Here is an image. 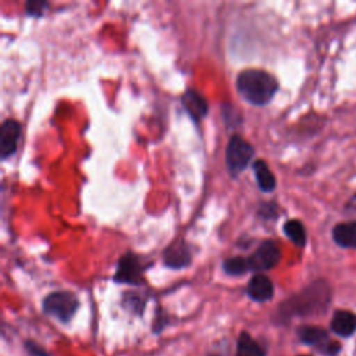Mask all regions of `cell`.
<instances>
[{
  "label": "cell",
  "instance_id": "1",
  "mask_svg": "<svg viewBox=\"0 0 356 356\" xmlns=\"http://www.w3.org/2000/svg\"><path fill=\"white\" fill-rule=\"evenodd\" d=\"M330 286L324 281H316L298 295L288 299L280 307V316L289 318L292 316H309L324 312L330 303Z\"/></svg>",
  "mask_w": 356,
  "mask_h": 356
},
{
  "label": "cell",
  "instance_id": "2",
  "mask_svg": "<svg viewBox=\"0 0 356 356\" xmlns=\"http://www.w3.org/2000/svg\"><path fill=\"white\" fill-rule=\"evenodd\" d=\"M236 89L239 95L250 104H267L278 90L277 79L267 71L248 68L236 76Z\"/></svg>",
  "mask_w": 356,
  "mask_h": 356
},
{
  "label": "cell",
  "instance_id": "3",
  "mask_svg": "<svg viewBox=\"0 0 356 356\" xmlns=\"http://www.w3.org/2000/svg\"><path fill=\"white\" fill-rule=\"evenodd\" d=\"M78 299L70 291H56L43 299V312L57 320L67 323L72 318L78 309Z\"/></svg>",
  "mask_w": 356,
  "mask_h": 356
},
{
  "label": "cell",
  "instance_id": "4",
  "mask_svg": "<svg viewBox=\"0 0 356 356\" xmlns=\"http://www.w3.org/2000/svg\"><path fill=\"white\" fill-rule=\"evenodd\" d=\"M253 147L252 145L245 140L242 136L234 134L227 145V152H225V163L231 174H239L242 172L249 161L253 157Z\"/></svg>",
  "mask_w": 356,
  "mask_h": 356
},
{
  "label": "cell",
  "instance_id": "5",
  "mask_svg": "<svg viewBox=\"0 0 356 356\" xmlns=\"http://www.w3.org/2000/svg\"><path fill=\"white\" fill-rule=\"evenodd\" d=\"M281 259V252L278 245L271 241H263L259 248L246 259L249 271H264L273 268Z\"/></svg>",
  "mask_w": 356,
  "mask_h": 356
},
{
  "label": "cell",
  "instance_id": "6",
  "mask_svg": "<svg viewBox=\"0 0 356 356\" xmlns=\"http://www.w3.org/2000/svg\"><path fill=\"white\" fill-rule=\"evenodd\" d=\"M298 335L300 341L306 345L317 348L320 352L325 355H337L341 349L339 343L330 341L328 334L325 330L321 327H314V325H303L298 330Z\"/></svg>",
  "mask_w": 356,
  "mask_h": 356
},
{
  "label": "cell",
  "instance_id": "7",
  "mask_svg": "<svg viewBox=\"0 0 356 356\" xmlns=\"http://www.w3.org/2000/svg\"><path fill=\"white\" fill-rule=\"evenodd\" d=\"M143 264L140 263L139 257L127 253L120 257L117 270L114 274V281L115 282H122V284H131V285H139L142 282V273H143Z\"/></svg>",
  "mask_w": 356,
  "mask_h": 356
},
{
  "label": "cell",
  "instance_id": "8",
  "mask_svg": "<svg viewBox=\"0 0 356 356\" xmlns=\"http://www.w3.org/2000/svg\"><path fill=\"white\" fill-rule=\"evenodd\" d=\"M21 136V124L17 120L7 118L0 128V156L7 159L17 150V143Z\"/></svg>",
  "mask_w": 356,
  "mask_h": 356
},
{
  "label": "cell",
  "instance_id": "9",
  "mask_svg": "<svg viewBox=\"0 0 356 356\" xmlns=\"http://www.w3.org/2000/svg\"><path fill=\"white\" fill-rule=\"evenodd\" d=\"M163 260L167 267L182 268L191 263V250L184 241L171 243L163 252Z\"/></svg>",
  "mask_w": 356,
  "mask_h": 356
},
{
  "label": "cell",
  "instance_id": "10",
  "mask_svg": "<svg viewBox=\"0 0 356 356\" xmlns=\"http://www.w3.org/2000/svg\"><path fill=\"white\" fill-rule=\"evenodd\" d=\"M246 292L249 298L256 302H267L274 295V285L267 275L256 274L249 280Z\"/></svg>",
  "mask_w": 356,
  "mask_h": 356
},
{
  "label": "cell",
  "instance_id": "11",
  "mask_svg": "<svg viewBox=\"0 0 356 356\" xmlns=\"http://www.w3.org/2000/svg\"><path fill=\"white\" fill-rule=\"evenodd\" d=\"M181 100H182L185 110L195 121H197L206 115L209 106H207L206 99L197 90H195V89L185 90Z\"/></svg>",
  "mask_w": 356,
  "mask_h": 356
},
{
  "label": "cell",
  "instance_id": "12",
  "mask_svg": "<svg viewBox=\"0 0 356 356\" xmlns=\"http://www.w3.org/2000/svg\"><path fill=\"white\" fill-rule=\"evenodd\" d=\"M331 330L341 337H350L356 331V314L349 310H337L331 318Z\"/></svg>",
  "mask_w": 356,
  "mask_h": 356
},
{
  "label": "cell",
  "instance_id": "13",
  "mask_svg": "<svg viewBox=\"0 0 356 356\" xmlns=\"http://www.w3.org/2000/svg\"><path fill=\"white\" fill-rule=\"evenodd\" d=\"M332 239L334 242L346 249L356 248V221H345L339 222L332 228Z\"/></svg>",
  "mask_w": 356,
  "mask_h": 356
},
{
  "label": "cell",
  "instance_id": "14",
  "mask_svg": "<svg viewBox=\"0 0 356 356\" xmlns=\"http://www.w3.org/2000/svg\"><path fill=\"white\" fill-rule=\"evenodd\" d=\"M253 172L256 175L257 185L263 192H271L275 188V177L264 160L259 159L253 163Z\"/></svg>",
  "mask_w": 356,
  "mask_h": 356
},
{
  "label": "cell",
  "instance_id": "15",
  "mask_svg": "<svg viewBox=\"0 0 356 356\" xmlns=\"http://www.w3.org/2000/svg\"><path fill=\"white\" fill-rule=\"evenodd\" d=\"M235 356H266V350L248 332H242L238 339Z\"/></svg>",
  "mask_w": 356,
  "mask_h": 356
},
{
  "label": "cell",
  "instance_id": "16",
  "mask_svg": "<svg viewBox=\"0 0 356 356\" xmlns=\"http://www.w3.org/2000/svg\"><path fill=\"white\" fill-rule=\"evenodd\" d=\"M284 232L285 235L298 246H305L306 243V231L303 224L299 220H288L284 224Z\"/></svg>",
  "mask_w": 356,
  "mask_h": 356
},
{
  "label": "cell",
  "instance_id": "17",
  "mask_svg": "<svg viewBox=\"0 0 356 356\" xmlns=\"http://www.w3.org/2000/svg\"><path fill=\"white\" fill-rule=\"evenodd\" d=\"M222 268L229 275H241L249 271L245 257H228L224 260Z\"/></svg>",
  "mask_w": 356,
  "mask_h": 356
},
{
  "label": "cell",
  "instance_id": "18",
  "mask_svg": "<svg viewBox=\"0 0 356 356\" xmlns=\"http://www.w3.org/2000/svg\"><path fill=\"white\" fill-rule=\"evenodd\" d=\"M47 1H42V0H31V1H26L25 4V13L28 15H32V17H40L44 10L47 8Z\"/></svg>",
  "mask_w": 356,
  "mask_h": 356
},
{
  "label": "cell",
  "instance_id": "19",
  "mask_svg": "<svg viewBox=\"0 0 356 356\" xmlns=\"http://www.w3.org/2000/svg\"><path fill=\"white\" fill-rule=\"evenodd\" d=\"M259 214L263 218H275L277 217V204L273 202L261 204V207L259 209Z\"/></svg>",
  "mask_w": 356,
  "mask_h": 356
},
{
  "label": "cell",
  "instance_id": "20",
  "mask_svg": "<svg viewBox=\"0 0 356 356\" xmlns=\"http://www.w3.org/2000/svg\"><path fill=\"white\" fill-rule=\"evenodd\" d=\"M25 348H26V350L29 352L31 356H50V355L46 352L44 348L39 346L38 343H35V342H32V341H26V342H25Z\"/></svg>",
  "mask_w": 356,
  "mask_h": 356
},
{
  "label": "cell",
  "instance_id": "21",
  "mask_svg": "<svg viewBox=\"0 0 356 356\" xmlns=\"http://www.w3.org/2000/svg\"><path fill=\"white\" fill-rule=\"evenodd\" d=\"M125 306L127 307H131V310H134V312H140V309L143 307V303H142V300L139 299V296H136L135 293L131 296V299H128V298H125Z\"/></svg>",
  "mask_w": 356,
  "mask_h": 356
},
{
  "label": "cell",
  "instance_id": "22",
  "mask_svg": "<svg viewBox=\"0 0 356 356\" xmlns=\"http://www.w3.org/2000/svg\"><path fill=\"white\" fill-rule=\"evenodd\" d=\"M348 213H356V193L349 199V202L345 206Z\"/></svg>",
  "mask_w": 356,
  "mask_h": 356
},
{
  "label": "cell",
  "instance_id": "23",
  "mask_svg": "<svg viewBox=\"0 0 356 356\" xmlns=\"http://www.w3.org/2000/svg\"><path fill=\"white\" fill-rule=\"evenodd\" d=\"M209 356H218V355H214V353H211V355H209Z\"/></svg>",
  "mask_w": 356,
  "mask_h": 356
},
{
  "label": "cell",
  "instance_id": "24",
  "mask_svg": "<svg viewBox=\"0 0 356 356\" xmlns=\"http://www.w3.org/2000/svg\"><path fill=\"white\" fill-rule=\"evenodd\" d=\"M300 356H309V355H300Z\"/></svg>",
  "mask_w": 356,
  "mask_h": 356
}]
</instances>
